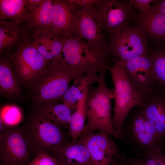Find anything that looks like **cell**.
<instances>
[{
	"mask_svg": "<svg viewBox=\"0 0 165 165\" xmlns=\"http://www.w3.org/2000/svg\"><path fill=\"white\" fill-rule=\"evenodd\" d=\"M109 71L114 86L112 123L115 130L121 135L128 114L134 107H145L152 93L140 91L133 86L126 75L123 63L120 60L115 59Z\"/></svg>",
	"mask_w": 165,
	"mask_h": 165,
	"instance_id": "cell-4",
	"label": "cell"
},
{
	"mask_svg": "<svg viewBox=\"0 0 165 165\" xmlns=\"http://www.w3.org/2000/svg\"><path fill=\"white\" fill-rule=\"evenodd\" d=\"M121 136L124 144L137 156L145 158L162 152L163 140L142 107H139L130 118L125 119Z\"/></svg>",
	"mask_w": 165,
	"mask_h": 165,
	"instance_id": "cell-3",
	"label": "cell"
},
{
	"mask_svg": "<svg viewBox=\"0 0 165 165\" xmlns=\"http://www.w3.org/2000/svg\"><path fill=\"white\" fill-rule=\"evenodd\" d=\"M153 0H130L133 3L135 9H138L139 11H143L148 8L150 4Z\"/></svg>",
	"mask_w": 165,
	"mask_h": 165,
	"instance_id": "cell-29",
	"label": "cell"
},
{
	"mask_svg": "<svg viewBox=\"0 0 165 165\" xmlns=\"http://www.w3.org/2000/svg\"><path fill=\"white\" fill-rule=\"evenodd\" d=\"M148 39L137 25L127 24L113 31L108 37L104 52L108 60L118 59L123 63L150 51Z\"/></svg>",
	"mask_w": 165,
	"mask_h": 165,
	"instance_id": "cell-6",
	"label": "cell"
},
{
	"mask_svg": "<svg viewBox=\"0 0 165 165\" xmlns=\"http://www.w3.org/2000/svg\"><path fill=\"white\" fill-rule=\"evenodd\" d=\"M33 45L50 65L59 56L67 38L51 33L30 32Z\"/></svg>",
	"mask_w": 165,
	"mask_h": 165,
	"instance_id": "cell-21",
	"label": "cell"
},
{
	"mask_svg": "<svg viewBox=\"0 0 165 165\" xmlns=\"http://www.w3.org/2000/svg\"><path fill=\"white\" fill-rule=\"evenodd\" d=\"M88 88L85 91L82 97L78 101L76 109L71 116L68 134L72 140H77L85 125L87 119L86 101Z\"/></svg>",
	"mask_w": 165,
	"mask_h": 165,
	"instance_id": "cell-25",
	"label": "cell"
},
{
	"mask_svg": "<svg viewBox=\"0 0 165 165\" xmlns=\"http://www.w3.org/2000/svg\"><path fill=\"white\" fill-rule=\"evenodd\" d=\"M57 59L68 65L89 71L100 68L109 70L112 66L105 53L75 35L66 38Z\"/></svg>",
	"mask_w": 165,
	"mask_h": 165,
	"instance_id": "cell-8",
	"label": "cell"
},
{
	"mask_svg": "<svg viewBox=\"0 0 165 165\" xmlns=\"http://www.w3.org/2000/svg\"><path fill=\"white\" fill-rule=\"evenodd\" d=\"M136 24L145 33L148 39L158 46L165 41V16L154 6L139 11L135 18Z\"/></svg>",
	"mask_w": 165,
	"mask_h": 165,
	"instance_id": "cell-16",
	"label": "cell"
},
{
	"mask_svg": "<svg viewBox=\"0 0 165 165\" xmlns=\"http://www.w3.org/2000/svg\"><path fill=\"white\" fill-rule=\"evenodd\" d=\"M24 23L18 24L9 20L0 21V54H9L29 36Z\"/></svg>",
	"mask_w": 165,
	"mask_h": 165,
	"instance_id": "cell-17",
	"label": "cell"
},
{
	"mask_svg": "<svg viewBox=\"0 0 165 165\" xmlns=\"http://www.w3.org/2000/svg\"><path fill=\"white\" fill-rule=\"evenodd\" d=\"M54 0H43L37 7L29 10L24 23L30 32L52 33V13Z\"/></svg>",
	"mask_w": 165,
	"mask_h": 165,
	"instance_id": "cell-20",
	"label": "cell"
},
{
	"mask_svg": "<svg viewBox=\"0 0 165 165\" xmlns=\"http://www.w3.org/2000/svg\"><path fill=\"white\" fill-rule=\"evenodd\" d=\"M123 63L126 75L133 86L140 91L152 93L156 86L151 50Z\"/></svg>",
	"mask_w": 165,
	"mask_h": 165,
	"instance_id": "cell-13",
	"label": "cell"
},
{
	"mask_svg": "<svg viewBox=\"0 0 165 165\" xmlns=\"http://www.w3.org/2000/svg\"><path fill=\"white\" fill-rule=\"evenodd\" d=\"M22 118L21 110L16 106L8 105L1 110L0 119L5 126H17Z\"/></svg>",
	"mask_w": 165,
	"mask_h": 165,
	"instance_id": "cell-27",
	"label": "cell"
},
{
	"mask_svg": "<svg viewBox=\"0 0 165 165\" xmlns=\"http://www.w3.org/2000/svg\"><path fill=\"white\" fill-rule=\"evenodd\" d=\"M79 6H84L96 4L99 0H71Z\"/></svg>",
	"mask_w": 165,
	"mask_h": 165,
	"instance_id": "cell-32",
	"label": "cell"
},
{
	"mask_svg": "<svg viewBox=\"0 0 165 165\" xmlns=\"http://www.w3.org/2000/svg\"><path fill=\"white\" fill-rule=\"evenodd\" d=\"M94 7L108 37L121 27L130 24L136 16L135 8L130 0H99Z\"/></svg>",
	"mask_w": 165,
	"mask_h": 165,
	"instance_id": "cell-10",
	"label": "cell"
},
{
	"mask_svg": "<svg viewBox=\"0 0 165 165\" xmlns=\"http://www.w3.org/2000/svg\"><path fill=\"white\" fill-rule=\"evenodd\" d=\"M156 87L165 89V47L158 46L152 50Z\"/></svg>",
	"mask_w": 165,
	"mask_h": 165,
	"instance_id": "cell-26",
	"label": "cell"
},
{
	"mask_svg": "<svg viewBox=\"0 0 165 165\" xmlns=\"http://www.w3.org/2000/svg\"><path fill=\"white\" fill-rule=\"evenodd\" d=\"M100 68L90 70L75 78L72 85L64 93L62 98V102L70 108L72 112L75 111L77 103L82 97L85 91L92 84L97 82Z\"/></svg>",
	"mask_w": 165,
	"mask_h": 165,
	"instance_id": "cell-22",
	"label": "cell"
},
{
	"mask_svg": "<svg viewBox=\"0 0 165 165\" xmlns=\"http://www.w3.org/2000/svg\"></svg>",
	"mask_w": 165,
	"mask_h": 165,
	"instance_id": "cell-33",
	"label": "cell"
},
{
	"mask_svg": "<svg viewBox=\"0 0 165 165\" xmlns=\"http://www.w3.org/2000/svg\"><path fill=\"white\" fill-rule=\"evenodd\" d=\"M32 151L49 152L68 142L64 129L33 110L22 126Z\"/></svg>",
	"mask_w": 165,
	"mask_h": 165,
	"instance_id": "cell-5",
	"label": "cell"
},
{
	"mask_svg": "<svg viewBox=\"0 0 165 165\" xmlns=\"http://www.w3.org/2000/svg\"><path fill=\"white\" fill-rule=\"evenodd\" d=\"M29 11L27 0H0V21L23 24L27 20Z\"/></svg>",
	"mask_w": 165,
	"mask_h": 165,
	"instance_id": "cell-24",
	"label": "cell"
},
{
	"mask_svg": "<svg viewBox=\"0 0 165 165\" xmlns=\"http://www.w3.org/2000/svg\"><path fill=\"white\" fill-rule=\"evenodd\" d=\"M110 165H134L130 159L126 160L125 157L114 159Z\"/></svg>",
	"mask_w": 165,
	"mask_h": 165,
	"instance_id": "cell-30",
	"label": "cell"
},
{
	"mask_svg": "<svg viewBox=\"0 0 165 165\" xmlns=\"http://www.w3.org/2000/svg\"><path fill=\"white\" fill-rule=\"evenodd\" d=\"M0 130V165H28L32 151L22 126Z\"/></svg>",
	"mask_w": 165,
	"mask_h": 165,
	"instance_id": "cell-9",
	"label": "cell"
},
{
	"mask_svg": "<svg viewBox=\"0 0 165 165\" xmlns=\"http://www.w3.org/2000/svg\"><path fill=\"white\" fill-rule=\"evenodd\" d=\"M21 85L14 72L12 61L9 54H0V94L7 99L16 100L23 97Z\"/></svg>",
	"mask_w": 165,
	"mask_h": 165,
	"instance_id": "cell-18",
	"label": "cell"
},
{
	"mask_svg": "<svg viewBox=\"0 0 165 165\" xmlns=\"http://www.w3.org/2000/svg\"><path fill=\"white\" fill-rule=\"evenodd\" d=\"M77 140L86 147L94 165H110L115 158L122 155L115 141L105 133L82 132Z\"/></svg>",
	"mask_w": 165,
	"mask_h": 165,
	"instance_id": "cell-12",
	"label": "cell"
},
{
	"mask_svg": "<svg viewBox=\"0 0 165 165\" xmlns=\"http://www.w3.org/2000/svg\"><path fill=\"white\" fill-rule=\"evenodd\" d=\"M63 129L68 128L72 115L71 110L63 103H53L33 107V110Z\"/></svg>",
	"mask_w": 165,
	"mask_h": 165,
	"instance_id": "cell-23",
	"label": "cell"
},
{
	"mask_svg": "<svg viewBox=\"0 0 165 165\" xmlns=\"http://www.w3.org/2000/svg\"><path fill=\"white\" fill-rule=\"evenodd\" d=\"M107 70L101 68L97 87L91 86L88 89L86 101L87 122L82 133L101 132L120 140L121 135L115 130L112 123L111 100L114 98V88L107 84Z\"/></svg>",
	"mask_w": 165,
	"mask_h": 165,
	"instance_id": "cell-1",
	"label": "cell"
},
{
	"mask_svg": "<svg viewBox=\"0 0 165 165\" xmlns=\"http://www.w3.org/2000/svg\"><path fill=\"white\" fill-rule=\"evenodd\" d=\"M152 3L153 6L165 16V0H154Z\"/></svg>",
	"mask_w": 165,
	"mask_h": 165,
	"instance_id": "cell-31",
	"label": "cell"
},
{
	"mask_svg": "<svg viewBox=\"0 0 165 165\" xmlns=\"http://www.w3.org/2000/svg\"><path fill=\"white\" fill-rule=\"evenodd\" d=\"M142 108L147 117L155 124L163 140L165 138V89L155 88L145 106Z\"/></svg>",
	"mask_w": 165,
	"mask_h": 165,
	"instance_id": "cell-19",
	"label": "cell"
},
{
	"mask_svg": "<svg viewBox=\"0 0 165 165\" xmlns=\"http://www.w3.org/2000/svg\"><path fill=\"white\" fill-rule=\"evenodd\" d=\"M90 71L58 59L49 65L30 89L33 107L62 101L71 82Z\"/></svg>",
	"mask_w": 165,
	"mask_h": 165,
	"instance_id": "cell-2",
	"label": "cell"
},
{
	"mask_svg": "<svg viewBox=\"0 0 165 165\" xmlns=\"http://www.w3.org/2000/svg\"><path fill=\"white\" fill-rule=\"evenodd\" d=\"M79 7L71 0H54L52 13V34L65 38L72 35Z\"/></svg>",
	"mask_w": 165,
	"mask_h": 165,
	"instance_id": "cell-14",
	"label": "cell"
},
{
	"mask_svg": "<svg viewBox=\"0 0 165 165\" xmlns=\"http://www.w3.org/2000/svg\"><path fill=\"white\" fill-rule=\"evenodd\" d=\"M9 55L18 81L21 86L30 89L49 65L33 45L30 36Z\"/></svg>",
	"mask_w": 165,
	"mask_h": 165,
	"instance_id": "cell-7",
	"label": "cell"
},
{
	"mask_svg": "<svg viewBox=\"0 0 165 165\" xmlns=\"http://www.w3.org/2000/svg\"><path fill=\"white\" fill-rule=\"evenodd\" d=\"M94 5L79 6L77 24L72 35L85 41L99 52L105 53L104 50L107 40Z\"/></svg>",
	"mask_w": 165,
	"mask_h": 165,
	"instance_id": "cell-11",
	"label": "cell"
},
{
	"mask_svg": "<svg viewBox=\"0 0 165 165\" xmlns=\"http://www.w3.org/2000/svg\"><path fill=\"white\" fill-rule=\"evenodd\" d=\"M49 153L57 165H94L86 147L77 140L55 147Z\"/></svg>",
	"mask_w": 165,
	"mask_h": 165,
	"instance_id": "cell-15",
	"label": "cell"
},
{
	"mask_svg": "<svg viewBox=\"0 0 165 165\" xmlns=\"http://www.w3.org/2000/svg\"><path fill=\"white\" fill-rule=\"evenodd\" d=\"M35 155L28 165H57L53 158L48 152H41Z\"/></svg>",
	"mask_w": 165,
	"mask_h": 165,
	"instance_id": "cell-28",
	"label": "cell"
}]
</instances>
